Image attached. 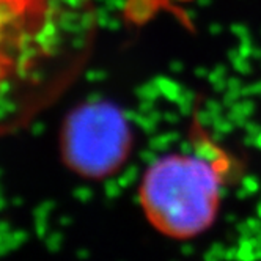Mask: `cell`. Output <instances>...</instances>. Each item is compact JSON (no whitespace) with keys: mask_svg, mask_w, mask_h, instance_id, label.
<instances>
[{"mask_svg":"<svg viewBox=\"0 0 261 261\" xmlns=\"http://www.w3.org/2000/svg\"><path fill=\"white\" fill-rule=\"evenodd\" d=\"M99 36L96 0H0V139L74 87Z\"/></svg>","mask_w":261,"mask_h":261,"instance_id":"1","label":"cell"},{"mask_svg":"<svg viewBox=\"0 0 261 261\" xmlns=\"http://www.w3.org/2000/svg\"><path fill=\"white\" fill-rule=\"evenodd\" d=\"M222 184L216 164L200 156L175 154L151 165L142 186V200L158 228L176 238H191L213 223Z\"/></svg>","mask_w":261,"mask_h":261,"instance_id":"2","label":"cell"},{"mask_svg":"<svg viewBox=\"0 0 261 261\" xmlns=\"http://www.w3.org/2000/svg\"><path fill=\"white\" fill-rule=\"evenodd\" d=\"M127 146V127L118 112L109 107L81 109L65 127V156L84 175L101 176L115 170L126 158Z\"/></svg>","mask_w":261,"mask_h":261,"instance_id":"3","label":"cell"}]
</instances>
